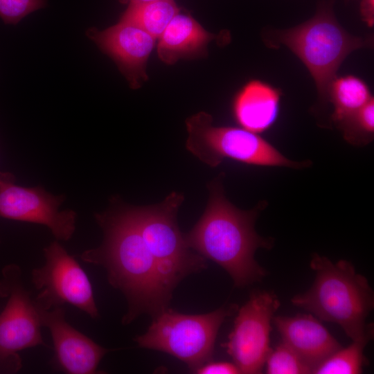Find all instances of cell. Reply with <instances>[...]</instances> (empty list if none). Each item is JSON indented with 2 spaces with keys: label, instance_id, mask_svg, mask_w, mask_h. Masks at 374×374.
Wrapping results in <instances>:
<instances>
[{
  "label": "cell",
  "instance_id": "cell-1",
  "mask_svg": "<svg viewBox=\"0 0 374 374\" xmlns=\"http://www.w3.org/2000/svg\"><path fill=\"white\" fill-rule=\"evenodd\" d=\"M95 217L103 231V243L84 251L80 258L103 267L109 283L125 295L128 309L122 323L128 324L142 314L154 317L168 308L172 292L163 281L126 206L97 213Z\"/></svg>",
  "mask_w": 374,
  "mask_h": 374
},
{
  "label": "cell",
  "instance_id": "cell-2",
  "mask_svg": "<svg viewBox=\"0 0 374 374\" xmlns=\"http://www.w3.org/2000/svg\"><path fill=\"white\" fill-rule=\"evenodd\" d=\"M223 177L222 173L208 184L209 199L206 209L184 235L190 249L222 267L235 286L242 287L266 276L254 255L258 248L271 249L273 242L260 236L254 224L267 203L261 202L249 211L238 208L224 195Z\"/></svg>",
  "mask_w": 374,
  "mask_h": 374
},
{
  "label": "cell",
  "instance_id": "cell-3",
  "mask_svg": "<svg viewBox=\"0 0 374 374\" xmlns=\"http://www.w3.org/2000/svg\"><path fill=\"white\" fill-rule=\"evenodd\" d=\"M310 268L315 273L312 287L291 300L319 319L338 324L353 341L372 339L373 324L366 319L374 306V293L366 278L348 261L335 263L314 254Z\"/></svg>",
  "mask_w": 374,
  "mask_h": 374
},
{
  "label": "cell",
  "instance_id": "cell-4",
  "mask_svg": "<svg viewBox=\"0 0 374 374\" xmlns=\"http://www.w3.org/2000/svg\"><path fill=\"white\" fill-rule=\"evenodd\" d=\"M333 3L323 1L311 19L287 29L268 30L264 35L267 46L284 45L301 60L312 77L323 104L328 102L330 85L346 57L373 44L372 37L354 36L344 28L335 17Z\"/></svg>",
  "mask_w": 374,
  "mask_h": 374
},
{
  "label": "cell",
  "instance_id": "cell-5",
  "mask_svg": "<svg viewBox=\"0 0 374 374\" xmlns=\"http://www.w3.org/2000/svg\"><path fill=\"white\" fill-rule=\"evenodd\" d=\"M184 199L182 194L172 192L156 205L126 206L172 292L184 278L206 267V259L190 248L177 224V214Z\"/></svg>",
  "mask_w": 374,
  "mask_h": 374
},
{
  "label": "cell",
  "instance_id": "cell-6",
  "mask_svg": "<svg viewBox=\"0 0 374 374\" xmlns=\"http://www.w3.org/2000/svg\"><path fill=\"white\" fill-rule=\"evenodd\" d=\"M235 310V305H229L206 314H186L166 308L134 341L141 348L176 357L195 371L212 358L218 331Z\"/></svg>",
  "mask_w": 374,
  "mask_h": 374
},
{
  "label": "cell",
  "instance_id": "cell-7",
  "mask_svg": "<svg viewBox=\"0 0 374 374\" xmlns=\"http://www.w3.org/2000/svg\"><path fill=\"white\" fill-rule=\"evenodd\" d=\"M211 116L199 112L186 121V149L203 163L216 167L225 159L248 165L295 169L310 166V160L294 161L285 157L258 134L243 128L217 127Z\"/></svg>",
  "mask_w": 374,
  "mask_h": 374
},
{
  "label": "cell",
  "instance_id": "cell-8",
  "mask_svg": "<svg viewBox=\"0 0 374 374\" xmlns=\"http://www.w3.org/2000/svg\"><path fill=\"white\" fill-rule=\"evenodd\" d=\"M2 274L0 295L8 300L0 314V371L16 373L22 366L19 352L45 344L39 312L22 284L20 267L7 265Z\"/></svg>",
  "mask_w": 374,
  "mask_h": 374
},
{
  "label": "cell",
  "instance_id": "cell-9",
  "mask_svg": "<svg viewBox=\"0 0 374 374\" xmlns=\"http://www.w3.org/2000/svg\"><path fill=\"white\" fill-rule=\"evenodd\" d=\"M44 265L31 273V280L39 291L34 300L42 309L48 310L70 303L93 319L99 317L92 286L76 260L57 242L44 250Z\"/></svg>",
  "mask_w": 374,
  "mask_h": 374
},
{
  "label": "cell",
  "instance_id": "cell-10",
  "mask_svg": "<svg viewBox=\"0 0 374 374\" xmlns=\"http://www.w3.org/2000/svg\"><path fill=\"white\" fill-rule=\"evenodd\" d=\"M280 306L271 291L256 290L238 310L228 341L223 344L240 373H260L269 347L271 320Z\"/></svg>",
  "mask_w": 374,
  "mask_h": 374
},
{
  "label": "cell",
  "instance_id": "cell-11",
  "mask_svg": "<svg viewBox=\"0 0 374 374\" xmlns=\"http://www.w3.org/2000/svg\"><path fill=\"white\" fill-rule=\"evenodd\" d=\"M63 195H54L43 188L24 187L15 184V176L0 171V217L46 226L55 239L67 241L75 230L77 214L61 211Z\"/></svg>",
  "mask_w": 374,
  "mask_h": 374
},
{
  "label": "cell",
  "instance_id": "cell-12",
  "mask_svg": "<svg viewBox=\"0 0 374 374\" xmlns=\"http://www.w3.org/2000/svg\"><path fill=\"white\" fill-rule=\"evenodd\" d=\"M87 37L111 57L132 88H138L147 79L146 63L156 39L139 26L121 20L100 30L90 28Z\"/></svg>",
  "mask_w": 374,
  "mask_h": 374
},
{
  "label": "cell",
  "instance_id": "cell-13",
  "mask_svg": "<svg viewBox=\"0 0 374 374\" xmlns=\"http://www.w3.org/2000/svg\"><path fill=\"white\" fill-rule=\"evenodd\" d=\"M37 308L42 326L47 328L52 337L55 366L70 374L98 373V364L109 350L71 326L65 319L63 306Z\"/></svg>",
  "mask_w": 374,
  "mask_h": 374
},
{
  "label": "cell",
  "instance_id": "cell-14",
  "mask_svg": "<svg viewBox=\"0 0 374 374\" xmlns=\"http://www.w3.org/2000/svg\"><path fill=\"white\" fill-rule=\"evenodd\" d=\"M274 323L282 342L312 369L341 348L326 327L311 314L276 316Z\"/></svg>",
  "mask_w": 374,
  "mask_h": 374
},
{
  "label": "cell",
  "instance_id": "cell-15",
  "mask_svg": "<svg viewBox=\"0 0 374 374\" xmlns=\"http://www.w3.org/2000/svg\"><path fill=\"white\" fill-rule=\"evenodd\" d=\"M280 91L267 82L253 80L236 95L233 113L242 128L256 134L269 129L276 122L280 109Z\"/></svg>",
  "mask_w": 374,
  "mask_h": 374
},
{
  "label": "cell",
  "instance_id": "cell-16",
  "mask_svg": "<svg viewBox=\"0 0 374 374\" xmlns=\"http://www.w3.org/2000/svg\"><path fill=\"white\" fill-rule=\"evenodd\" d=\"M215 37L189 15L179 11L159 38L157 53L163 62L172 64L206 53L207 44Z\"/></svg>",
  "mask_w": 374,
  "mask_h": 374
},
{
  "label": "cell",
  "instance_id": "cell-17",
  "mask_svg": "<svg viewBox=\"0 0 374 374\" xmlns=\"http://www.w3.org/2000/svg\"><path fill=\"white\" fill-rule=\"evenodd\" d=\"M372 98L367 84L361 78L353 75L337 76L328 90V102L334 107L332 122L338 127Z\"/></svg>",
  "mask_w": 374,
  "mask_h": 374
},
{
  "label": "cell",
  "instance_id": "cell-18",
  "mask_svg": "<svg viewBox=\"0 0 374 374\" xmlns=\"http://www.w3.org/2000/svg\"><path fill=\"white\" fill-rule=\"evenodd\" d=\"M179 11L175 0L129 4L121 20L134 24L157 39Z\"/></svg>",
  "mask_w": 374,
  "mask_h": 374
},
{
  "label": "cell",
  "instance_id": "cell-19",
  "mask_svg": "<svg viewBox=\"0 0 374 374\" xmlns=\"http://www.w3.org/2000/svg\"><path fill=\"white\" fill-rule=\"evenodd\" d=\"M371 339L353 341L346 348H341L318 365L312 373L359 374L367 359L364 349Z\"/></svg>",
  "mask_w": 374,
  "mask_h": 374
},
{
  "label": "cell",
  "instance_id": "cell-20",
  "mask_svg": "<svg viewBox=\"0 0 374 374\" xmlns=\"http://www.w3.org/2000/svg\"><path fill=\"white\" fill-rule=\"evenodd\" d=\"M338 127L348 143L360 146L371 143L374 136V98Z\"/></svg>",
  "mask_w": 374,
  "mask_h": 374
},
{
  "label": "cell",
  "instance_id": "cell-21",
  "mask_svg": "<svg viewBox=\"0 0 374 374\" xmlns=\"http://www.w3.org/2000/svg\"><path fill=\"white\" fill-rule=\"evenodd\" d=\"M265 365L269 374L312 373V369L283 342L271 350Z\"/></svg>",
  "mask_w": 374,
  "mask_h": 374
},
{
  "label": "cell",
  "instance_id": "cell-22",
  "mask_svg": "<svg viewBox=\"0 0 374 374\" xmlns=\"http://www.w3.org/2000/svg\"><path fill=\"white\" fill-rule=\"evenodd\" d=\"M46 3L47 0H0V17L6 24L15 25Z\"/></svg>",
  "mask_w": 374,
  "mask_h": 374
},
{
  "label": "cell",
  "instance_id": "cell-23",
  "mask_svg": "<svg viewBox=\"0 0 374 374\" xmlns=\"http://www.w3.org/2000/svg\"><path fill=\"white\" fill-rule=\"evenodd\" d=\"M195 373L199 374H237L240 373L233 362L208 361L197 368Z\"/></svg>",
  "mask_w": 374,
  "mask_h": 374
},
{
  "label": "cell",
  "instance_id": "cell-24",
  "mask_svg": "<svg viewBox=\"0 0 374 374\" xmlns=\"http://www.w3.org/2000/svg\"><path fill=\"white\" fill-rule=\"evenodd\" d=\"M362 20L369 27L374 24V0H361L359 6Z\"/></svg>",
  "mask_w": 374,
  "mask_h": 374
},
{
  "label": "cell",
  "instance_id": "cell-25",
  "mask_svg": "<svg viewBox=\"0 0 374 374\" xmlns=\"http://www.w3.org/2000/svg\"><path fill=\"white\" fill-rule=\"evenodd\" d=\"M157 0H119V1L121 3H129V4H134V3H148Z\"/></svg>",
  "mask_w": 374,
  "mask_h": 374
},
{
  "label": "cell",
  "instance_id": "cell-26",
  "mask_svg": "<svg viewBox=\"0 0 374 374\" xmlns=\"http://www.w3.org/2000/svg\"><path fill=\"white\" fill-rule=\"evenodd\" d=\"M346 1H350V0H345Z\"/></svg>",
  "mask_w": 374,
  "mask_h": 374
}]
</instances>
